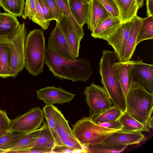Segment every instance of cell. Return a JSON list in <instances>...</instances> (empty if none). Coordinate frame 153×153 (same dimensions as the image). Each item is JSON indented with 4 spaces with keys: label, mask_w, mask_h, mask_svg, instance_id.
Returning <instances> with one entry per match:
<instances>
[{
    "label": "cell",
    "mask_w": 153,
    "mask_h": 153,
    "mask_svg": "<svg viewBox=\"0 0 153 153\" xmlns=\"http://www.w3.org/2000/svg\"><path fill=\"white\" fill-rule=\"evenodd\" d=\"M77 58L68 59L46 48L45 64L53 75L59 79L86 82L93 72L91 63L86 59Z\"/></svg>",
    "instance_id": "obj_1"
},
{
    "label": "cell",
    "mask_w": 153,
    "mask_h": 153,
    "mask_svg": "<svg viewBox=\"0 0 153 153\" xmlns=\"http://www.w3.org/2000/svg\"><path fill=\"white\" fill-rule=\"evenodd\" d=\"M120 61L114 51L103 50L99 63V72L101 83L114 105L123 112L126 111V99L113 66Z\"/></svg>",
    "instance_id": "obj_2"
},
{
    "label": "cell",
    "mask_w": 153,
    "mask_h": 153,
    "mask_svg": "<svg viewBox=\"0 0 153 153\" xmlns=\"http://www.w3.org/2000/svg\"><path fill=\"white\" fill-rule=\"evenodd\" d=\"M126 111L132 117L147 126L152 115L153 94L131 82L126 97Z\"/></svg>",
    "instance_id": "obj_3"
},
{
    "label": "cell",
    "mask_w": 153,
    "mask_h": 153,
    "mask_svg": "<svg viewBox=\"0 0 153 153\" xmlns=\"http://www.w3.org/2000/svg\"><path fill=\"white\" fill-rule=\"evenodd\" d=\"M46 49L43 30L30 31L25 39L24 54L25 68L31 75L36 76L43 72Z\"/></svg>",
    "instance_id": "obj_4"
},
{
    "label": "cell",
    "mask_w": 153,
    "mask_h": 153,
    "mask_svg": "<svg viewBox=\"0 0 153 153\" xmlns=\"http://www.w3.org/2000/svg\"><path fill=\"white\" fill-rule=\"evenodd\" d=\"M72 126L74 136L84 149L99 145L109 135L120 130L100 126L94 123L88 117H85Z\"/></svg>",
    "instance_id": "obj_5"
},
{
    "label": "cell",
    "mask_w": 153,
    "mask_h": 153,
    "mask_svg": "<svg viewBox=\"0 0 153 153\" xmlns=\"http://www.w3.org/2000/svg\"><path fill=\"white\" fill-rule=\"evenodd\" d=\"M27 30L25 23L20 24L13 35L0 39V42L7 45L10 53L9 77H15L25 67V45Z\"/></svg>",
    "instance_id": "obj_6"
},
{
    "label": "cell",
    "mask_w": 153,
    "mask_h": 153,
    "mask_svg": "<svg viewBox=\"0 0 153 153\" xmlns=\"http://www.w3.org/2000/svg\"><path fill=\"white\" fill-rule=\"evenodd\" d=\"M84 94L89 107L88 117L91 119L95 115L114 106L103 87L93 82L85 88Z\"/></svg>",
    "instance_id": "obj_7"
},
{
    "label": "cell",
    "mask_w": 153,
    "mask_h": 153,
    "mask_svg": "<svg viewBox=\"0 0 153 153\" xmlns=\"http://www.w3.org/2000/svg\"><path fill=\"white\" fill-rule=\"evenodd\" d=\"M44 120L43 110L39 107L34 108L10 120L9 131L26 133L30 132L40 128Z\"/></svg>",
    "instance_id": "obj_8"
},
{
    "label": "cell",
    "mask_w": 153,
    "mask_h": 153,
    "mask_svg": "<svg viewBox=\"0 0 153 153\" xmlns=\"http://www.w3.org/2000/svg\"><path fill=\"white\" fill-rule=\"evenodd\" d=\"M54 111L57 132L62 143L65 146L74 150L75 152L86 153L83 147L74 136L68 121L61 111L54 106Z\"/></svg>",
    "instance_id": "obj_9"
},
{
    "label": "cell",
    "mask_w": 153,
    "mask_h": 153,
    "mask_svg": "<svg viewBox=\"0 0 153 153\" xmlns=\"http://www.w3.org/2000/svg\"><path fill=\"white\" fill-rule=\"evenodd\" d=\"M131 82L136 83L153 94V65L144 63L142 60L135 61L131 70Z\"/></svg>",
    "instance_id": "obj_10"
},
{
    "label": "cell",
    "mask_w": 153,
    "mask_h": 153,
    "mask_svg": "<svg viewBox=\"0 0 153 153\" xmlns=\"http://www.w3.org/2000/svg\"><path fill=\"white\" fill-rule=\"evenodd\" d=\"M55 28L48 39V49L60 56L71 60L76 59L73 53L62 30L59 22L57 21Z\"/></svg>",
    "instance_id": "obj_11"
},
{
    "label": "cell",
    "mask_w": 153,
    "mask_h": 153,
    "mask_svg": "<svg viewBox=\"0 0 153 153\" xmlns=\"http://www.w3.org/2000/svg\"><path fill=\"white\" fill-rule=\"evenodd\" d=\"M37 98L43 101L46 106L55 103H70L75 94L69 93L60 87L48 86L36 91Z\"/></svg>",
    "instance_id": "obj_12"
},
{
    "label": "cell",
    "mask_w": 153,
    "mask_h": 153,
    "mask_svg": "<svg viewBox=\"0 0 153 153\" xmlns=\"http://www.w3.org/2000/svg\"><path fill=\"white\" fill-rule=\"evenodd\" d=\"M132 20L122 23L116 30L105 40L114 49V52L122 61L129 35Z\"/></svg>",
    "instance_id": "obj_13"
},
{
    "label": "cell",
    "mask_w": 153,
    "mask_h": 153,
    "mask_svg": "<svg viewBox=\"0 0 153 153\" xmlns=\"http://www.w3.org/2000/svg\"><path fill=\"white\" fill-rule=\"evenodd\" d=\"M146 137L141 131L125 133L117 131L109 135L99 145L118 146L138 144Z\"/></svg>",
    "instance_id": "obj_14"
},
{
    "label": "cell",
    "mask_w": 153,
    "mask_h": 153,
    "mask_svg": "<svg viewBox=\"0 0 153 153\" xmlns=\"http://www.w3.org/2000/svg\"><path fill=\"white\" fill-rule=\"evenodd\" d=\"M110 13L97 0H89L86 23L92 32L97 25L110 16Z\"/></svg>",
    "instance_id": "obj_15"
},
{
    "label": "cell",
    "mask_w": 153,
    "mask_h": 153,
    "mask_svg": "<svg viewBox=\"0 0 153 153\" xmlns=\"http://www.w3.org/2000/svg\"><path fill=\"white\" fill-rule=\"evenodd\" d=\"M135 61H120L113 65L116 78L120 83L126 98L131 83L130 76Z\"/></svg>",
    "instance_id": "obj_16"
},
{
    "label": "cell",
    "mask_w": 153,
    "mask_h": 153,
    "mask_svg": "<svg viewBox=\"0 0 153 153\" xmlns=\"http://www.w3.org/2000/svg\"><path fill=\"white\" fill-rule=\"evenodd\" d=\"M121 24L119 17L110 15L97 25L92 32L91 35L95 38L105 40Z\"/></svg>",
    "instance_id": "obj_17"
},
{
    "label": "cell",
    "mask_w": 153,
    "mask_h": 153,
    "mask_svg": "<svg viewBox=\"0 0 153 153\" xmlns=\"http://www.w3.org/2000/svg\"><path fill=\"white\" fill-rule=\"evenodd\" d=\"M59 22L63 33L73 53L76 58H78L81 40L65 16L62 15Z\"/></svg>",
    "instance_id": "obj_18"
},
{
    "label": "cell",
    "mask_w": 153,
    "mask_h": 153,
    "mask_svg": "<svg viewBox=\"0 0 153 153\" xmlns=\"http://www.w3.org/2000/svg\"><path fill=\"white\" fill-rule=\"evenodd\" d=\"M144 18L136 16L132 20L129 35L125 48L122 61L130 60L134 54L136 47V41Z\"/></svg>",
    "instance_id": "obj_19"
},
{
    "label": "cell",
    "mask_w": 153,
    "mask_h": 153,
    "mask_svg": "<svg viewBox=\"0 0 153 153\" xmlns=\"http://www.w3.org/2000/svg\"><path fill=\"white\" fill-rule=\"evenodd\" d=\"M40 129L38 135L35 140L17 150L33 147L53 148L56 146L55 142L48 123L44 122Z\"/></svg>",
    "instance_id": "obj_20"
},
{
    "label": "cell",
    "mask_w": 153,
    "mask_h": 153,
    "mask_svg": "<svg viewBox=\"0 0 153 153\" xmlns=\"http://www.w3.org/2000/svg\"><path fill=\"white\" fill-rule=\"evenodd\" d=\"M118 7L121 23L131 20L137 15L139 9L136 0H114Z\"/></svg>",
    "instance_id": "obj_21"
},
{
    "label": "cell",
    "mask_w": 153,
    "mask_h": 153,
    "mask_svg": "<svg viewBox=\"0 0 153 153\" xmlns=\"http://www.w3.org/2000/svg\"><path fill=\"white\" fill-rule=\"evenodd\" d=\"M20 24L16 16L7 13H0V39L13 35Z\"/></svg>",
    "instance_id": "obj_22"
},
{
    "label": "cell",
    "mask_w": 153,
    "mask_h": 153,
    "mask_svg": "<svg viewBox=\"0 0 153 153\" xmlns=\"http://www.w3.org/2000/svg\"><path fill=\"white\" fill-rule=\"evenodd\" d=\"M71 13L79 25L83 27L86 23L89 1L87 0H68Z\"/></svg>",
    "instance_id": "obj_23"
},
{
    "label": "cell",
    "mask_w": 153,
    "mask_h": 153,
    "mask_svg": "<svg viewBox=\"0 0 153 153\" xmlns=\"http://www.w3.org/2000/svg\"><path fill=\"white\" fill-rule=\"evenodd\" d=\"M122 125V127L118 131L125 133L135 131H150L149 127L142 123L130 116L126 111L122 114L118 119Z\"/></svg>",
    "instance_id": "obj_24"
},
{
    "label": "cell",
    "mask_w": 153,
    "mask_h": 153,
    "mask_svg": "<svg viewBox=\"0 0 153 153\" xmlns=\"http://www.w3.org/2000/svg\"><path fill=\"white\" fill-rule=\"evenodd\" d=\"M55 1L61 13L68 19L78 36L81 40L84 35L83 27L79 25L72 15L69 7L68 0Z\"/></svg>",
    "instance_id": "obj_25"
},
{
    "label": "cell",
    "mask_w": 153,
    "mask_h": 153,
    "mask_svg": "<svg viewBox=\"0 0 153 153\" xmlns=\"http://www.w3.org/2000/svg\"><path fill=\"white\" fill-rule=\"evenodd\" d=\"M44 117L54 139L56 146H64L60 140L57 132L56 124L54 116V105H45L43 108Z\"/></svg>",
    "instance_id": "obj_26"
},
{
    "label": "cell",
    "mask_w": 153,
    "mask_h": 153,
    "mask_svg": "<svg viewBox=\"0 0 153 153\" xmlns=\"http://www.w3.org/2000/svg\"><path fill=\"white\" fill-rule=\"evenodd\" d=\"M123 112L114 106L95 115L91 120L94 123L97 124L109 122L117 120Z\"/></svg>",
    "instance_id": "obj_27"
},
{
    "label": "cell",
    "mask_w": 153,
    "mask_h": 153,
    "mask_svg": "<svg viewBox=\"0 0 153 153\" xmlns=\"http://www.w3.org/2000/svg\"><path fill=\"white\" fill-rule=\"evenodd\" d=\"M25 5L24 0H0V6L3 9L16 17L22 16Z\"/></svg>",
    "instance_id": "obj_28"
},
{
    "label": "cell",
    "mask_w": 153,
    "mask_h": 153,
    "mask_svg": "<svg viewBox=\"0 0 153 153\" xmlns=\"http://www.w3.org/2000/svg\"><path fill=\"white\" fill-rule=\"evenodd\" d=\"M1 65L0 76L3 78L9 77L10 64V53L8 46L0 42Z\"/></svg>",
    "instance_id": "obj_29"
},
{
    "label": "cell",
    "mask_w": 153,
    "mask_h": 153,
    "mask_svg": "<svg viewBox=\"0 0 153 153\" xmlns=\"http://www.w3.org/2000/svg\"><path fill=\"white\" fill-rule=\"evenodd\" d=\"M153 16L144 18L136 41L137 45L142 41L153 38Z\"/></svg>",
    "instance_id": "obj_30"
},
{
    "label": "cell",
    "mask_w": 153,
    "mask_h": 153,
    "mask_svg": "<svg viewBox=\"0 0 153 153\" xmlns=\"http://www.w3.org/2000/svg\"><path fill=\"white\" fill-rule=\"evenodd\" d=\"M27 133L15 131H7L0 137V152L6 150L19 140Z\"/></svg>",
    "instance_id": "obj_31"
},
{
    "label": "cell",
    "mask_w": 153,
    "mask_h": 153,
    "mask_svg": "<svg viewBox=\"0 0 153 153\" xmlns=\"http://www.w3.org/2000/svg\"><path fill=\"white\" fill-rule=\"evenodd\" d=\"M40 128L37 130L27 133L22 138L14 144L10 146L6 150L0 152V153H10L17 150L20 148L33 142L37 137Z\"/></svg>",
    "instance_id": "obj_32"
},
{
    "label": "cell",
    "mask_w": 153,
    "mask_h": 153,
    "mask_svg": "<svg viewBox=\"0 0 153 153\" xmlns=\"http://www.w3.org/2000/svg\"><path fill=\"white\" fill-rule=\"evenodd\" d=\"M127 146H101L102 147L100 148L89 146L85 148V149L86 153H119L123 151Z\"/></svg>",
    "instance_id": "obj_33"
},
{
    "label": "cell",
    "mask_w": 153,
    "mask_h": 153,
    "mask_svg": "<svg viewBox=\"0 0 153 153\" xmlns=\"http://www.w3.org/2000/svg\"><path fill=\"white\" fill-rule=\"evenodd\" d=\"M35 0L36 13L31 20L38 24L44 30H46L50 25V21H47L45 19L41 7L37 1Z\"/></svg>",
    "instance_id": "obj_34"
},
{
    "label": "cell",
    "mask_w": 153,
    "mask_h": 153,
    "mask_svg": "<svg viewBox=\"0 0 153 153\" xmlns=\"http://www.w3.org/2000/svg\"><path fill=\"white\" fill-rule=\"evenodd\" d=\"M25 6L22 16L26 19L28 18L30 19L33 18L36 13L35 0H25Z\"/></svg>",
    "instance_id": "obj_35"
},
{
    "label": "cell",
    "mask_w": 153,
    "mask_h": 153,
    "mask_svg": "<svg viewBox=\"0 0 153 153\" xmlns=\"http://www.w3.org/2000/svg\"><path fill=\"white\" fill-rule=\"evenodd\" d=\"M104 8L114 17H119L118 10L114 0H97Z\"/></svg>",
    "instance_id": "obj_36"
},
{
    "label": "cell",
    "mask_w": 153,
    "mask_h": 153,
    "mask_svg": "<svg viewBox=\"0 0 153 153\" xmlns=\"http://www.w3.org/2000/svg\"><path fill=\"white\" fill-rule=\"evenodd\" d=\"M44 0L50 8L54 20L59 22L63 15L60 11L55 0Z\"/></svg>",
    "instance_id": "obj_37"
},
{
    "label": "cell",
    "mask_w": 153,
    "mask_h": 153,
    "mask_svg": "<svg viewBox=\"0 0 153 153\" xmlns=\"http://www.w3.org/2000/svg\"><path fill=\"white\" fill-rule=\"evenodd\" d=\"M52 149L42 147H33L11 152L10 153H49Z\"/></svg>",
    "instance_id": "obj_38"
},
{
    "label": "cell",
    "mask_w": 153,
    "mask_h": 153,
    "mask_svg": "<svg viewBox=\"0 0 153 153\" xmlns=\"http://www.w3.org/2000/svg\"><path fill=\"white\" fill-rule=\"evenodd\" d=\"M45 19L48 21L54 20L52 13L48 6L44 0H37Z\"/></svg>",
    "instance_id": "obj_39"
},
{
    "label": "cell",
    "mask_w": 153,
    "mask_h": 153,
    "mask_svg": "<svg viewBox=\"0 0 153 153\" xmlns=\"http://www.w3.org/2000/svg\"><path fill=\"white\" fill-rule=\"evenodd\" d=\"M10 120L6 111L0 110V128L7 131H9Z\"/></svg>",
    "instance_id": "obj_40"
},
{
    "label": "cell",
    "mask_w": 153,
    "mask_h": 153,
    "mask_svg": "<svg viewBox=\"0 0 153 153\" xmlns=\"http://www.w3.org/2000/svg\"><path fill=\"white\" fill-rule=\"evenodd\" d=\"M98 125L102 127L120 130L122 127V125L117 120L107 123L97 124Z\"/></svg>",
    "instance_id": "obj_41"
},
{
    "label": "cell",
    "mask_w": 153,
    "mask_h": 153,
    "mask_svg": "<svg viewBox=\"0 0 153 153\" xmlns=\"http://www.w3.org/2000/svg\"><path fill=\"white\" fill-rule=\"evenodd\" d=\"M73 149L66 146H55L52 149L51 153H73Z\"/></svg>",
    "instance_id": "obj_42"
},
{
    "label": "cell",
    "mask_w": 153,
    "mask_h": 153,
    "mask_svg": "<svg viewBox=\"0 0 153 153\" xmlns=\"http://www.w3.org/2000/svg\"><path fill=\"white\" fill-rule=\"evenodd\" d=\"M147 15L153 16V0H146Z\"/></svg>",
    "instance_id": "obj_43"
},
{
    "label": "cell",
    "mask_w": 153,
    "mask_h": 153,
    "mask_svg": "<svg viewBox=\"0 0 153 153\" xmlns=\"http://www.w3.org/2000/svg\"><path fill=\"white\" fill-rule=\"evenodd\" d=\"M153 116L152 115L150 117L148 122L147 126L149 128L153 129Z\"/></svg>",
    "instance_id": "obj_44"
},
{
    "label": "cell",
    "mask_w": 153,
    "mask_h": 153,
    "mask_svg": "<svg viewBox=\"0 0 153 153\" xmlns=\"http://www.w3.org/2000/svg\"><path fill=\"white\" fill-rule=\"evenodd\" d=\"M144 0H136L137 5L139 9L141 8L144 4Z\"/></svg>",
    "instance_id": "obj_45"
},
{
    "label": "cell",
    "mask_w": 153,
    "mask_h": 153,
    "mask_svg": "<svg viewBox=\"0 0 153 153\" xmlns=\"http://www.w3.org/2000/svg\"><path fill=\"white\" fill-rule=\"evenodd\" d=\"M7 131L5 130L0 128V137L5 133Z\"/></svg>",
    "instance_id": "obj_46"
},
{
    "label": "cell",
    "mask_w": 153,
    "mask_h": 153,
    "mask_svg": "<svg viewBox=\"0 0 153 153\" xmlns=\"http://www.w3.org/2000/svg\"><path fill=\"white\" fill-rule=\"evenodd\" d=\"M1 54L0 51V70L1 68Z\"/></svg>",
    "instance_id": "obj_47"
},
{
    "label": "cell",
    "mask_w": 153,
    "mask_h": 153,
    "mask_svg": "<svg viewBox=\"0 0 153 153\" xmlns=\"http://www.w3.org/2000/svg\"><path fill=\"white\" fill-rule=\"evenodd\" d=\"M88 0V1H89V0Z\"/></svg>",
    "instance_id": "obj_48"
},
{
    "label": "cell",
    "mask_w": 153,
    "mask_h": 153,
    "mask_svg": "<svg viewBox=\"0 0 153 153\" xmlns=\"http://www.w3.org/2000/svg\"></svg>",
    "instance_id": "obj_49"
}]
</instances>
